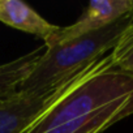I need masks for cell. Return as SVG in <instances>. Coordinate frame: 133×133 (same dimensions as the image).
I'll use <instances>...</instances> for the list:
<instances>
[{"instance_id": "ba28073f", "label": "cell", "mask_w": 133, "mask_h": 133, "mask_svg": "<svg viewBox=\"0 0 133 133\" xmlns=\"http://www.w3.org/2000/svg\"><path fill=\"white\" fill-rule=\"evenodd\" d=\"M110 56L115 69L133 77V15L115 47L110 51Z\"/></svg>"}, {"instance_id": "277c9868", "label": "cell", "mask_w": 133, "mask_h": 133, "mask_svg": "<svg viewBox=\"0 0 133 133\" xmlns=\"http://www.w3.org/2000/svg\"><path fill=\"white\" fill-rule=\"evenodd\" d=\"M133 12V0H91L82 16L72 25L60 28L55 37L46 43L50 47L56 43H64L103 29Z\"/></svg>"}, {"instance_id": "52a82bcc", "label": "cell", "mask_w": 133, "mask_h": 133, "mask_svg": "<svg viewBox=\"0 0 133 133\" xmlns=\"http://www.w3.org/2000/svg\"><path fill=\"white\" fill-rule=\"evenodd\" d=\"M44 51L46 46L42 44L12 61L0 64V102L20 90Z\"/></svg>"}, {"instance_id": "6da1fadb", "label": "cell", "mask_w": 133, "mask_h": 133, "mask_svg": "<svg viewBox=\"0 0 133 133\" xmlns=\"http://www.w3.org/2000/svg\"><path fill=\"white\" fill-rule=\"evenodd\" d=\"M132 13L103 29L72 41L46 47L44 54L21 84V91L48 93L72 80L77 73L111 51L129 24Z\"/></svg>"}, {"instance_id": "7a4b0ae2", "label": "cell", "mask_w": 133, "mask_h": 133, "mask_svg": "<svg viewBox=\"0 0 133 133\" xmlns=\"http://www.w3.org/2000/svg\"><path fill=\"white\" fill-rule=\"evenodd\" d=\"M129 95H133V77L115 69L107 54L101 57L90 76L46 110L24 133H46Z\"/></svg>"}, {"instance_id": "5b68a950", "label": "cell", "mask_w": 133, "mask_h": 133, "mask_svg": "<svg viewBox=\"0 0 133 133\" xmlns=\"http://www.w3.org/2000/svg\"><path fill=\"white\" fill-rule=\"evenodd\" d=\"M130 115H133V95L116 101L89 115L73 119L46 133H103Z\"/></svg>"}, {"instance_id": "8992f818", "label": "cell", "mask_w": 133, "mask_h": 133, "mask_svg": "<svg viewBox=\"0 0 133 133\" xmlns=\"http://www.w3.org/2000/svg\"><path fill=\"white\" fill-rule=\"evenodd\" d=\"M0 22L41 38L43 44L48 43L60 29L21 0H0Z\"/></svg>"}, {"instance_id": "3957f363", "label": "cell", "mask_w": 133, "mask_h": 133, "mask_svg": "<svg viewBox=\"0 0 133 133\" xmlns=\"http://www.w3.org/2000/svg\"><path fill=\"white\" fill-rule=\"evenodd\" d=\"M99 60L52 91L29 93L18 90L11 97L3 99L0 102V133H24L25 129L46 110L54 106L64 95L80 85L88 76H90L97 68Z\"/></svg>"}]
</instances>
